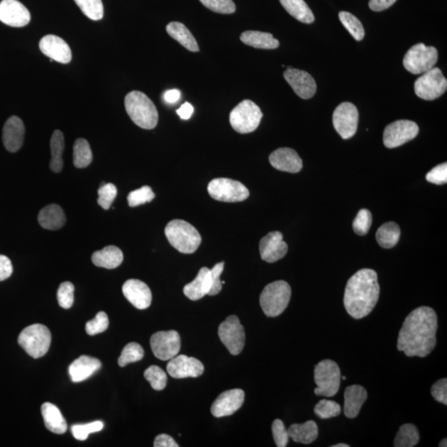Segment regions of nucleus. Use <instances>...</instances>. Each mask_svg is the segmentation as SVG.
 <instances>
[{
  "label": "nucleus",
  "instance_id": "f257e3e1",
  "mask_svg": "<svg viewBox=\"0 0 447 447\" xmlns=\"http://www.w3.org/2000/svg\"><path fill=\"white\" fill-rule=\"evenodd\" d=\"M437 316L429 307L411 311L399 331L397 348L409 357H426L437 345Z\"/></svg>",
  "mask_w": 447,
  "mask_h": 447
},
{
  "label": "nucleus",
  "instance_id": "f03ea898",
  "mask_svg": "<svg viewBox=\"0 0 447 447\" xmlns=\"http://www.w3.org/2000/svg\"><path fill=\"white\" fill-rule=\"evenodd\" d=\"M379 288L377 272L370 268L356 272L348 280L344 306L352 318L362 319L371 314L379 301Z\"/></svg>",
  "mask_w": 447,
  "mask_h": 447
},
{
  "label": "nucleus",
  "instance_id": "7ed1b4c3",
  "mask_svg": "<svg viewBox=\"0 0 447 447\" xmlns=\"http://www.w3.org/2000/svg\"><path fill=\"white\" fill-rule=\"evenodd\" d=\"M126 112L131 120L142 129H153L158 122L155 105L144 93L133 90L125 99Z\"/></svg>",
  "mask_w": 447,
  "mask_h": 447
},
{
  "label": "nucleus",
  "instance_id": "20e7f679",
  "mask_svg": "<svg viewBox=\"0 0 447 447\" xmlns=\"http://www.w3.org/2000/svg\"><path fill=\"white\" fill-rule=\"evenodd\" d=\"M165 235L172 246L183 254H192L201 243L199 231L183 220L170 221L165 228Z\"/></svg>",
  "mask_w": 447,
  "mask_h": 447
},
{
  "label": "nucleus",
  "instance_id": "39448f33",
  "mask_svg": "<svg viewBox=\"0 0 447 447\" xmlns=\"http://www.w3.org/2000/svg\"><path fill=\"white\" fill-rule=\"evenodd\" d=\"M290 285L279 280L268 284L260 295V306L268 318H276L282 314L290 303Z\"/></svg>",
  "mask_w": 447,
  "mask_h": 447
},
{
  "label": "nucleus",
  "instance_id": "423d86ee",
  "mask_svg": "<svg viewBox=\"0 0 447 447\" xmlns=\"http://www.w3.org/2000/svg\"><path fill=\"white\" fill-rule=\"evenodd\" d=\"M18 345L34 359L44 356L49 351L51 342V332L42 324H34L23 329L18 335Z\"/></svg>",
  "mask_w": 447,
  "mask_h": 447
},
{
  "label": "nucleus",
  "instance_id": "0eeeda50",
  "mask_svg": "<svg viewBox=\"0 0 447 447\" xmlns=\"http://www.w3.org/2000/svg\"><path fill=\"white\" fill-rule=\"evenodd\" d=\"M315 394L318 396L333 397L341 385L342 374L337 363L331 359H324L315 367Z\"/></svg>",
  "mask_w": 447,
  "mask_h": 447
},
{
  "label": "nucleus",
  "instance_id": "6e6552de",
  "mask_svg": "<svg viewBox=\"0 0 447 447\" xmlns=\"http://www.w3.org/2000/svg\"><path fill=\"white\" fill-rule=\"evenodd\" d=\"M263 113L255 102L249 100L241 101L229 114V123L232 128L240 133L254 132L259 127Z\"/></svg>",
  "mask_w": 447,
  "mask_h": 447
},
{
  "label": "nucleus",
  "instance_id": "1a4fd4ad",
  "mask_svg": "<svg viewBox=\"0 0 447 447\" xmlns=\"http://www.w3.org/2000/svg\"><path fill=\"white\" fill-rule=\"evenodd\" d=\"M438 61L436 47H426L424 43H418L411 47L403 58V66L409 73L423 74L432 69Z\"/></svg>",
  "mask_w": 447,
  "mask_h": 447
},
{
  "label": "nucleus",
  "instance_id": "9d476101",
  "mask_svg": "<svg viewBox=\"0 0 447 447\" xmlns=\"http://www.w3.org/2000/svg\"><path fill=\"white\" fill-rule=\"evenodd\" d=\"M208 192L213 199L224 203H240L249 196L248 190L238 181L216 178L208 184Z\"/></svg>",
  "mask_w": 447,
  "mask_h": 447
},
{
  "label": "nucleus",
  "instance_id": "9b49d317",
  "mask_svg": "<svg viewBox=\"0 0 447 447\" xmlns=\"http://www.w3.org/2000/svg\"><path fill=\"white\" fill-rule=\"evenodd\" d=\"M447 81L438 67L423 73L415 81L414 90L419 98L425 101H434L446 92Z\"/></svg>",
  "mask_w": 447,
  "mask_h": 447
},
{
  "label": "nucleus",
  "instance_id": "f8f14e48",
  "mask_svg": "<svg viewBox=\"0 0 447 447\" xmlns=\"http://www.w3.org/2000/svg\"><path fill=\"white\" fill-rule=\"evenodd\" d=\"M218 335L221 342L231 355H238L243 350L245 344L244 329L236 316H229L220 324Z\"/></svg>",
  "mask_w": 447,
  "mask_h": 447
},
{
  "label": "nucleus",
  "instance_id": "ddd939ff",
  "mask_svg": "<svg viewBox=\"0 0 447 447\" xmlns=\"http://www.w3.org/2000/svg\"><path fill=\"white\" fill-rule=\"evenodd\" d=\"M419 133L416 123L411 120H397L387 125L383 131V144L387 149L398 148L414 140Z\"/></svg>",
  "mask_w": 447,
  "mask_h": 447
},
{
  "label": "nucleus",
  "instance_id": "4468645a",
  "mask_svg": "<svg viewBox=\"0 0 447 447\" xmlns=\"http://www.w3.org/2000/svg\"><path fill=\"white\" fill-rule=\"evenodd\" d=\"M333 125L343 140H349L357 131L359 112L354 104L343 102L336 107L333 113Z\"/></svg>",
  "mask_w": 447,
  "mask_h": 447
},
{
  "label": "nucleus",
  "instance_id": "2eb2a0df",
  "mask_svg": "<svg viewBox=\"0 0 447 447\" xmlns=\"http://www.w3.org/2000/svg\"><path fill=\"white\" fill-rule=\"evenodd\" d=\"M150 346L156 358L161 361H169L179 353L180 335L176 331L156 332L150 339Z\"/></svg>",
  "mask_w": 447,
  "mask_h": 447
},
{
  "label": "nucleus",
  "instance_id": "dca6fc26",
  "mask_svg": "<svg viewBox=\"0 0 447 447\" xmlns=\"http://www.w3.org/2000/svg\"><path fill=\"white\" fill-rule=\"evenodd\" d=\"M204 366L199 359L187 355H177L170 359L167 371L174 379L197 378L204 373Z\"/></svg>",
  "mask_w": 447,
  "mask_h": 447
},
{
  "label": "nucleus",
  "instance_id": "f3484780",
  "mask_svg": "<svg viewBox=\"0 0 447 447\" xmlns=\"http://www.w3.org/2000/svg\"><path fill=\"white\" fill-rule=\"evenodd\" d=\"M283 77L294 90L296 96L304 100L314 97L316 92V83L314 78L307 71L288 66L287 70L284 71Z\"/></svg>",
  "mask_w": 447,
  "mask_h": 447
},
{
  "label": "nucleus",
  "instance_id": "a211bd4d",
  "mask_svg": "<svg viewBox=\"0 0 447 447\" xmlns=\"http://www.w3.org/2000/svg\"><path fill=\"white\" fill-rule=\"evenodd\" d=\"M31 14L29 10L18 0H2L0 2V21L14 27L29 25Z\"/></svg>",
  "mask_w": 447,
  "mask_h": 447
},
{
  "label": "nucleus",
  "instance_id": "6ab92c4d",
  "mask_svg": "<svg viewBox=\"0 0 447 447\" xmlns=\"http://www.w3.org/2000/svg\"><path fill=\"white\" fill-rule=\"evenodd\" d=\"M244 392L240 389L224 392L213 403L212 414L216 418L231 416L244 405Z\"/></svg>",
  "mask_w": 447,
  "mask_h": 447
},
{
  "label": "nucleus",
  "instance_id": "aec40b11",
  "mask_svg": "<svg viewBox=\"0 0 447 447\" xmlns=\"http://www.w3.org/2000/svg\"><path fill=\"white\" fill-rule=\"evenodd\" d=\"M288 251V244L284 242L283 234L279 231L268 233L260 240V255L265 262L272 264L282 259Z\"/></svg>",
  "mask_w": 447,
  "mask_h": 447
},
{
  "label": "nucleus",
  "instance_id": "412c9836",
  "mask_svg": "<svg viewBox=\"0 0 447 447\" xmlns=\"http://www.w3.org/2000/svg\"><path fill=\"white\" fill-rule=\"evenodd\" d=\"M123 294L137 309L144 310L151 305L152 292L148 285L138 279H129L123 285Z\"/></svg>",
  "mask_w": 447,
  "mask_h": 447
},
{
  "label": "nucleus",
  "instance_id": "4be33fe9",
  "mask_svg": "<svg viewBox=\"0 0 447 447\" xmlns=\"http://www.w3.org/2000/svg\"><path fill=\"white\" fill-rule=\"evenodd\" d=\"M39 49L51 60L62 63V64H67L73 58L69 45L56 35L44 36L39 42Z\"/></svg>",
  "mask_w": 447,
  "mask_h": 447
},
{
  "label": "nucleus",
  "instance_id": "5701e85b",
  "mask_svg": "<svg viewBox=\"0 0 447 447\" xmlns=\"http://www.w3.org/2000/svg\"><path fill=\"white\" fill-rule=\"evenodd\" d=\"M25 127L23 120L18 116L8 118L3 128V142L10 153L18 152L25 141Z\"/></svg>",
  "mask_w": 447,
  "mask_h": 447
},
{
  "label": "nucleus",
  "instance_id": "b1692460",
  "mask_svg": "<svg viewBox=\"0 0 447 447\" xmlns=\"http://www.w3.org/2000/svg\"><path fill=\"white\" fill-rule=\"evenodd\" d=\"M270 162L277 170L290 173H299L303 166L298 153L290 148L275 150L270 154Z\"/></svg>",
  "mask_w": 447,
  "mask_h": 447
},
{
  "label": "nucleus",
  "instance_id": "393cba45",
  "mask_svg": "<svg viewBox=\"0 0 447 447\" xmlns=\"http://www.w3.org/2000/svg\"><path fill=\"white\" fill-rule=\"evenodd\" d=\"M101 366V362L98 359L81 355L69 366L71 381L74 383L85 381L100 370Z\"/></svg>",
  "mask_w": 447,
  "mask_h": 447
},
{
  "label": "nucleus",
  "instance_id": "a878e982",
  "mask_svg": "<svg viewBox=\"0 0 447 447\" xmlns=\"http://www.w3.org/2000/svg\"><path fill=\"white\" fill-rule=\"evenodd\" d=\"M344 413L348 418H355L361 412V407L367 400L368 393L365 387L355 385L347 387L344 394Z\"/></svg>",
  "mask_w": 447,
  "mask_h": 447
},
{
  "label": "nucleus",
  "instance_id": "bb28decb",
  "mask_svg": "<svg viewBox=\"0 0 447 447\" xmlns=\"http://www.w3.org/2000/svg\"><path fill=\"white\" fill-rule=\"evenodd\" d=\"M38 220L41 227L49 231H58L64 227L66 221L64 211L57 204H50L42 208Z\"/></svg>",
  "mask_w": 447,
  "mask_h": 447
},
{
  "label": "nucleus",
  "instance_id": "cd10ccee",
  "mask_svg": "<svg viewBox=\"0 0 447 447\" xmlns=\"http://www.w3.org/2000/svg\"><path fill=\"white\" fill-rule=\"evenodd\" d=\"M211 290L209 281V270L208 268H201L196 278L183 288V294L192 301L200 300L208 295Z\"/></svg>",
  "mask_w": 447,
  "mask_h": 447
},
{
  "label": "nucleus",
  "instance_id": "c85d7f7f",
  "mask_svg": "<svg viewBox=\"0 0 447 447\" xmlns=\"http://www.w3.org/2000/svg\"><path fill=\"white\" fill-rule=\"evenodd\" d=\"M41 412L45 426L50 432L64 434L67 431V423L61 411L51 403H43Z\"/></svg>",
  "mask_w": 447,
  "mask_h": 447
},
{
  "label": "nucleus",
  "instance_id": "c756f323",
  "mask_svg": "<svg viewBox=\"0 0 447 447\" xmlns=\"http://www.w3.org/2000/svg\"><path fill=\"white\" fill-rule=\"evenodd\" d=\"M92 262L97 267L114 270L123 263L124 255L120 248L110 245L101 251L94 252L92 257Z\"/></svg>",
  "mask_w": 447,
  "mask_h": 447
},
{
  "label": "nucleus",
  "instance_id": "7c9ffc66",
  "mask_svg": "<svg viewBox=\"0 0 447 447\" xmlns=\"http://www.w3.org/2000/svg\"><path fill=\"white\" fill-rule=\"evenodd\" d=\"M240 40L258 49H276L279 47V41L274 36L259 31H245L240 35Z\"/></svg>",
  "mask_w": 447,
  "mask_h": 447
},
{
  "label": "nucleus",
  "instance_id": "2f4dec72",
  "mask_svg": "<svg viewBox=\"0 0 447 447\" xmlns=\"http://www.w3.org/2000/svg\"><path fill=\"white\" fill-rule=\"evenodd\" d=\"M166 30H167L170 37L175 39L186 49L193 51V53L200 51L199 43L183 23L179 22L169 23L166 27Z\"/></svg>",
  "mask_w": 447,
  "mask_h": 447
},
{
  "label": "nucleus",
  "instance_id": "473e14b6",
  "mask_svg": "<svg viewBox=\"0 0 447 447\" xmlns=\"http://www.w3.org/2000/svg\"><path fill=\"white\" fill-rule=\"evenodd\" d=\"M290 438L302 444H311L318 437V426L314 421H307L302 424H292L288 430Z\"/></svg>",
  "mask_w": 447,
  "mask_h": 447
},
{
  "label": "nucleus",
  "instance_id": "72a5a7b5",
  "mask_svg": "<svg viewBox=\"0 0 447 447\" xmlns=\"http://www.w3.org/2000/svg\"><path fill=\"white\" fill-rule=\"evenodd\" d=\"M288 14L303 23H312L315 21L314 13L304 0H279Z\"/></svg>",
  "mask_w": 447,
  "mask_h": 447
},
{
  "label": "nucleus",
  "instance_id": "f704fd0d",
  "mask_svg": "<svg viewBox=\"0 0 447 447\" xmlns=\"http://www.w3.org/2000/svg\"><path fill=\"white\" fill-rule=\"evenodd\" d=\"M51 159L50 168L55 173H59L63 169V152H64V134L60 130H55L50 141Z\"/></svg>",
  "mask_w": 447,
  "mask_h": 447
},
{
  "label": "nucleus",
  "instance_id": "c9c22d12",
  "mask_svg": "<svg viewBox=\"0 0 447 447\" xmlns=\"http://www.w3.org/2000/svg\"><path fill=\"white\" fill-rule=\"evenodd\" d=\"M400 235V227L397 223L387 222L379 228L376 240L382 248H391L398 244Z\"/></svg>",
  "mask_w": 447,
  "mask_h": 447
},
{
  "label": "nucleus",
  "instance_id": "e433bc0d",
  "mask_svg": "<svg viewBox=\"0 0 447 447\" xmlns=\"http://www.w3.org/2000/svg\"><path fill=\"white\" fill-rule=\"evenodd\" d=\"M93 154L88 141L78 138L73 146V164L77 168H85L92 163Z\"/></svg>",
  "mask_w": 447,
  "mask_h": 447
},
{
  "label": "nucleus",
  "instance_id": "4c0bfd02",
  "mask_svg": "<svg viewBox=\"0 0 447 447\" xmlns=\"http://www.w3.org/2000/svg\"><path fill=\"white\" fill-rule=\"evenodd\" d=\"M418 431L416 426L411 423L403 424L399 429L394 439L395 447H413L418 445L419 442Z\"/></svg>",
  "mask_w": 447,
  "mask_h": 447
},
{
  "label": "nucleus",
  "instance_id": "58836bf2",
  "mask_svg": "<svg viewBox=\"0 0 447 447\" xmlns=\"http://www.w3.org/2000/svg\"><path fill=\"white\" fill-rule=\"evenodd\" d=\"M339 18L344 27L349 31V33L356 41L363 40V38H365L366 31L361 22L355 15L349 13V12L342 11L340 12Z\"/></svg>",
  "mask_w": 447,
  "mask_h": 447
},
{
  "label": "nucleus",
  "instance_id": "ea45409f",
  "mask_svg": "<svg viewBox=\"0 0 447 447\" xmlns=\"http://www.w3.org/2000/svg\"><path fill=\"white\" fill-rule=\"evenodd\" d=\"M87 18L94 21H101L104 16L102 0H74Z\"/></svg>",
  "mask_w": 447,
  "mask_h": 447
},
{
  "label": "nucleus",
  "instance_id": "a19ab883",
  "mask_svg": "<svg viewBox=\"0 0 447 447\" xmlns=\"http://www.w3.org/2000/svg\"><path fill=\"white\" fill-rule=\"evenodd\" d=\"M144 356V350L140 344L136 342L129 343L123 349L120 358L118 359V366L125 367L129 363L141 361Z\"/></svg>",
  "mask_w": 447,
  "mask_h": 447
},
{
  "label": "nucleus",
  "instance_id": "79ce46f5",
  "mask_svg": "<svg viewBox=\"0 0 447 447\" xmlns=\"http://www.w3.org/2000/svg\"><path fill=\"white\" fill-rule=\"evenodd\" d=\"M144 375L154 390H164L166 385H167V374L160 367L157 366H150L144 371Z\"/></svg>",
  "mask_w": 447,
  "mask_h": 447
},
{
  "label": "nucleus",
  "instance_id": "37998d69",
  "mask_svg": "<svg viewBox=\"0 0 447 447\" xmlns=\"http://www.w3.org/2000/svg\"><path fill=\"white\" fill-rule=\"evenodd\" d=\"M314 412L320 419H329L339 416L342 413V407L335 401L322 399L315 406Z\"/></svg>",
  "mask_w": 447,
  "mask_h": 447
},
{
  "label": "nucleus",
  "instance_id": "c03bdc74",
  "mask_svg": "<svg viewBox=\"0 0 447 447\" xmlns=\"http://www.w3.org/2000/svg\"><path fill=\"white\" fill-rule=\"evenodd\" d=\"M155 197V194L149 186H144L140 189L136 190L129 194L128 203L130 207H136L138 205L151 203Z\"/></svg>",
  "mask_w": 447,
  "mask_h": 447
},
{
  "label": "nucleus",
  "instance_id": "a18cd8bd",
  "mask_svg": "<svg viewBox=\"0 0 447 447\" xmlns=\"http://www.w3.org/2000/svg\"><path fill=\"white\" fill-rule=\"evenodd\" d=\"M104 429V423L101 421L87 423L85 425H73L71 427V433L77 440L85 441L90 433L101 432Z\"/></svg>",
  "mask_w": 447,
  "mask_h": 447
},
{
  "label": "nucleus",
  "instance_id": "49530a36",
  "mask_svg": "<svg viewBox=\"0 0 447 447\" xmlns=\"http://www.w3.org/2000/svg\"><path fill=\"white\" fill-rule=\"evenodd\" d=\"M117 188L113 183H105L98 190V205L104 209H109L117 196Z\"/></svg>",
  "mask_w": 447,
  "mask_h": 447
},
{
  "label": "nucleus",
  "instance_id": "de8ad7c7",
  "mask_svg": "<svg viewBox=\"0 0 447 447\" xmlns=\"http://www.w3.org/2000/svg\"><path fill=\"white\" fill-rule=\"evenodd\" d=\"M372 225V214L367 209L359 211L353 221V229L358 235H366Z\"/></svg>",
  "mask_w": 447,
  "mask_h": 447
},
{
  "label": "nucleus",
  "instance_id": "09e8293b",
  "mask_svg": "<svg viewBox=\"0 0 447 447\" xmlns=\"http://www.w3.org/2000/svg\"><path fill=\"white\" fill-rule=\"evenodd\" d=\"M207 9L216 13L231 14L235 13L236 7L233 0H200Z\"/></svg>",
  "mask_w": 447,
  "mask_h": 447
},
{
  "label": "nucleus",
  "instance_id": "8fccbe9b",
  "mask_svg": "<svg viewBox=\"0 0 447 447\" xmlns=\"http://www.w3.org/2000/svg\"><path fill=\"white\" fill-rule=\"evenodd\" d=\"M109 327L108 316L104 311H100L92 320L86 324V333L96 335L105 331Z\"/></svg>",
  "mask_w": 447,
  "mask_h": 447
},
{
  "label": "nucleus",
  "instance_id": "3c124183",
  "mask_svg": "<svg viewBox=\"0 0 447 447\" xmlns=\"http://www.w3.org/2000/svg\"><path fill=\"white\" fill-rule=\"evenodd\" d=\"M74 285L70 282L62 283L58 291L59 305L64 309H69L74 303Z\"/></svg>",
  "mask_w": 447,
  "mask_h": 447
},
{
  "label": "nucleus",
  "instance_id": "603ef678",
  "mask_svg": "<svg viewBox=\"0 0 447 447\" xmlns=\"http://www.w3.org/2000/svg\"><path fill=\"white\" fill-rule=\"evenodd\" d=\"M225 263L216 264L212 270H209V281H211V290L209 296L219 294L222 290V281L220 280V275L224 271Z\"/></svg>",
  "mask_w": 447,
  "mask_h": 447
},
{
  "label": "nucleus",
  "instance_id": "864d4df0",
  "mask_svg": "<svg viewBox=\"0 0 447 447\" xmlns=\"http://www.w3.org/2000/svg\"><path fill=\"white\" fill-rule=\"evenodd\" d=\"M272 436H274L275 444L278 447H286L290 441V435L288 430L285 429L284 423L280 419H276L272 424Z\"/></svg>",
  "mask_w": 447,
  "mask_h": 447
},
{
  "label": "nucleus",
  "instance_id": "5fc2aeb1",
  "mask_svg": "<svg viewBox=\"0 0 447 447\" xmlns=\"http://www.w3.org/2000/svg\"><path fill=\"white\" fill-rule=\"evenodd\" d=\"M426 179L431 183L443 185L447 183V164L437 166L426 174Z\"/></svg>",
  "mask_w": 447,
  "mask_h": 447
},
{
  "label": "nucleus",
  "instance_id": "6e6d98bb",
  "mask_svg": "<svg viewBox=\"0 0 447 447\" xmlns=\"http://www.w3.org/2000/svg\"><path fill=\"white\" fill-rule=\"evenodd\" d=\"M431 394H432L435 400L442 403V405H447V379H442L440 381L435 383L431 389Z\"/></svg>",
  "mask_w": 447,
  "mask_h": 447
},
{
  "label": "nucleus",
  "instance_id": "4d7b16f0",
  "mask_svg": "<svg viewBox=\"0 0 447 447\" xmlns=\"http://www.w3.org/2000/svg\"><path fill=\"white\" fill-rule=\"evenodd\" d=\"M13 270L11 260L7 256L0 255V282L9 279Z\"/></svg>",
  "mask_w": 447,
  "mask_h": 447
},
{
  "label": "nucleus",
  "instance_id": "13d9d810",
  "mask_svg": "<svg viewBox=\"0 0 447 447\" xmlns=\"http://www.w3.org/2000/svg\"><path fill=\"white\" fill-rule=\"evenodd\" d=\"M154 447H179L174 439L167 434L158 435L154 440Z\"/></svg>",
  "mask_w": 447,
  "mask_h": 447
},
{
  "label": "nucleus",
  "instance_id": "bf43d9fd",
  "mask_svg": "<svg viewBox=\"0 0 447 447\" xmlns=\"http://www.w3.org/2000/svg\"><path fill=\"white\" fill-rule=\"evenodd\" d=\"M397 0H370L369 6L371 10L381 12L389 9Z\"/></svg>",
  "mask_w": 447,
  "mask_h": 447
},
{
  "label": "nucleus",
  "instance_id": "052dcab7",
  "mask_svg": "<svg viewBox=\"0 0 447 447\" xmlns=\"http://www.w3.org/2000/svg\"><path fill=\"white\" fill-rule=\"evenodd\" d=\"M194 112L193 106L188 102L181 105L179 109L177 110L178 116L183 120H187L192 117Z\"/></svg>",
  "mask_w": 447,
  "mask_h": 447
},
{
  "label": "nucleus",
  "instance_id": "680f3d73",
  "mask_svg": "<svg viewBox=\"0 0 447 447\" xmlns=\"http://www.w3.org/2000/svg\"><path fill=\"white\" fill-rule=\"evenodd\" d=\"M181 97V93L178 90H170L164 94V100L166 102L170 103V104H173V103L177 102L179 100Z\"/></svg>",
  "mask_w": 447,
  "mask_h": 447
},
{
  "label": "nucleus",
  "instance_id": "e2e57ef3",
  "mask_svg": "<svg viewBox=\"0 0 447 447\" xmlns=\"http://www.w3.org/2000/svg\"><path fill=\"white\" fill-rule=\"evenodd\" d=\"M439 446L440 447H446L447 446V439L444 438L443 440L440 442V444H439Z\"/></svg>",
  "mask_w": 447,
  "mask_h": 447
},
{
  "label": "nucleus",
  "instance_id": "0e129e2a",
  "mask_svg": "<svg viewBox=\"0 0 447 447\" xmlns=\"http://www.w3.org/2000/svg\"><path fill=\"white\" fill-rule=\"evenodd\" d=\"M331 447H350V446L347 444H344V443H340V444H336L332 446Z\"/></svg>",
  "mask_w": 447,
  "mask_h": 447
},
{
  "label": "nucleus",
  "instance_id": "69168bd1",
  "mask_svg": "<svg viewBox=\"0 0 447 447\" xmlns=\"http://www.w3.org/2000/svg\"><path fill=\"white\" fill-rule=\"evenodd\" d=\"M342 379H344V381H346V376H343Z\"/></svg>",
  "mask_w": 447,
  "mask_h": 447
}]
</instances>
